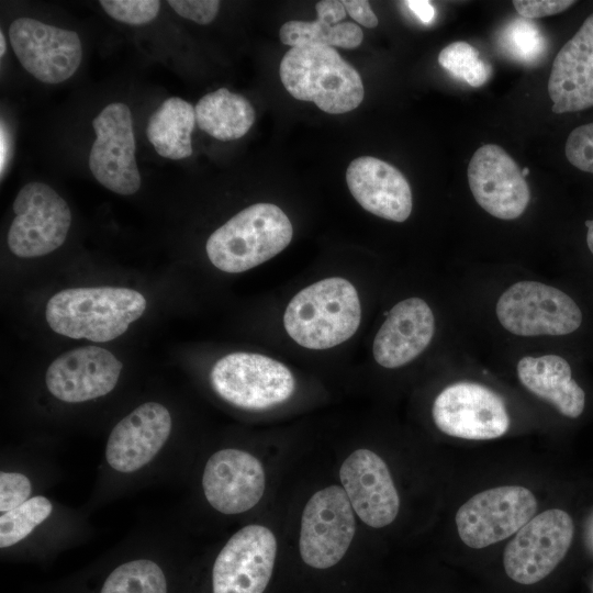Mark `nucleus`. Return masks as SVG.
<instances>
[{"mask_svg":"<svg viewBox=\"0 0 593 593\" xmlns=\"http://www.w3.org/2000/svg\"><path fill=\"white\" fill-rule=\"evenodd\" d=\"M360 320L357 290L339 277L302 289L289 302L283 315L288 335L309 349H327L346 342L358 329Z\"/></svg>","mask_w":593,"mask_h":593,"instance_id":"f03ea898","label":"nucleus"},{"mask_svg":"<svg viewBox=\"0 0 593 593\" xmlns=\"http://www.w3.org/2000/svg\"><path fill=\"white\" fill-rule=\"evenodd\" d=\"M548 93L555 113L593 107V13L556 55Z\"/></svg>","mask_w":593,"mask_h":593,"instance_id":"aec40b11","label":"nucleus"},{"mask_svg":"<svg viewBox=\"0 0 593 593\" xmlns=\"http://www.w3.org/2000/svg\"><path fill=\"white\" fill-rule=\"evenodd\" d=\"M7 51V43L3 32H0V56L2 57Z\"/></svg>","mask_w":593,"mask_h":593,"instance_id":"79ce46f5","label":"nucleus"},{"mask_svg":"<svg viewBox=\"0 0 593 593\" xmlns=\"http://www.w3.org/2000/svg\"><path fill=\"white\" fill-rule=\"evenodd\" d=\"M404 3L424 24H428L434 20L435 9L429 1L409 0Z\"/></svg>","mask_w":593,"mask_h":593,"instance_id":"58836bf2","label":"nucleus"},{"mask_svg":"<svg viewBox=\"0 0 593 593\" xmlns=\"http://www.w3.org/2000/svg\"><path fill=\"white\" fill-rule=\"evenodd\" d=\"M279 75L293 98L313 102L326 113L349 112L363 100L360 75L331 46L290 48L280 63Z\"/></svg>","mask_w":593,"mask_h":593,"instance_id":"7ed1b4c3","label":"nucleus"},{"mask_svg":"<svg viewBox=\"0 0 593 593\" xmlns=\"http://www.w3.org/2000/svg\"><path fill=\"white\" fill-rule=\"evenodd\" d=\"M522 384L552 404L562 415L577 418L585 406V393L573 380L570 365L557 355L524 357L517 363Z\"/></svg>","mask_w":593,"mask_h":593,"instance_id":"5701e85b","label":"nucleus"},{"mask_svg":"<svg viewBox=\"0 0 593 593\" xmlns=\"http://www.w3.org/2000/svg\"><path fill=\"white\" fill-rule=\"evenodd\" d=\"M280 41L291 47L301 45L356 48L363 38L362 30L353 22L332 24L316 19L312 22L289 21L279 30Z\"/></svg>","mask_w":593,"mask_h":593,"instance_id":"bb28decb","label":"nucleus"},{"mask_svg":"<svg viewBox=\"0 0 593 593\" xmlns=\"http://www.w3.org/2000/svg\"><path fill=\"white\" fill-rule=\"evenodd\" d=\"M435 318L429 305L413 296L395 304L373 340L374 360L384 368H399L415 359L429 345Z\"/></svg>","mask_w":593,"mask_h":593,"instance_id":"4be33fe9","label":"nucleus"},{"mask_svg":"<svg viewBox=\"0 0 593 593\" xmlns=\"http://www.w3.org/2000/svg\"><path fill=\"white\" fill-rule=\"evenodd\" d=\"M100 593H168L167 577L158 561L137 557L114 568Z\"/></svg>","mask_w":593,"mask_h":593,"instance_id":"cd10ccee","label":"nucleus"},{"mask_svg":"<svg viewBox=\"0 0 593 593\" xmlns=\"http://www.w3.org/2000/svg\"><path fill=\"white\" fill-rule=\"evenodd\" d=\"M564 153L572 166L593 174V123L578 126L569 134Z\"/></svg>","mask_w":593,"mask_h":593,"instance_id":"473e14b6","label":"nucleus"},{"mask_svg":"<svg viewBox=\"0 0 593 593\" xmlns=\"http://www.w3.org/2000/svg\"><path fill=\"white\" fill-rule=\"evenodd\" d=\"M292 235V224L279 206L257 203L214 231L205 249L217 269L238 273L278 255L290 244Z\"/></svg>","mask_w":593,"mask_h":593,"instance_id":"20e7f679","label":"nucleus"},{"mask_svg":"<svg viewBox=\"0 0 593 593\" xmlns=\"http://www.w3.org/2000/svg\"><path fill=\"white\" fill-rule=\"evenodd\" d=\"M438 63L454 77L471 87L484 85L491 76V67L479 57V52L463 41L452 42L443 48Z\"/></svg>","mask_w":593,"mask_h":593,"instance_id":"c756f323","label":"nucleus"},{"mask_svg":"<svg viewBox=\"0 0 593 593\" xmlns=\"http://www.w3.org/2000/svg\"><path fill=\"white\" fill-rule=\"evenodd\" d=\"M356 532L354 510L345 490L326 486L307 501L301 519L299 549L304 563L327 569L347 552Z\"/></svg>","mask_w":593,"mask_h":593,"instance_id":"9d476101","label":"nucleus"},{"mask_svg":"<svg viewBox=\"0 0 593 593\" xmlns=\"http://www.w3.org/2000/svg\"><path fill=\"white\" fill-rule=\"evenodd\" d=\"M586 539L589 545L593 548V516L591 517L589 525L586 526Z\"/></svg>","mask_w":593,"mask_h":593,"instance_id":"a19ab883","label":"nucleus"},{"mask_svg":"<svg viewBox=\"0 0 593 593\" xmlns=\"http://www.w3.org/2000/svg\"><path fill=\"white\" fill-rule=\"evenodd\" d=\"M171 433V413L164 404H139L108 436L103 454L105 473L119 480L145 473L163 456Z\"/></svg>","mask_w":593,"mask_h":593,"instance_id":"39448f33","label":"nucleus"},{"mask_svg":"<svg viewBox=\"0 0 593 593\" xmlns=\"http://www.w3.org/2000/svg\"><path fill=\"white\" fill-rule=\"evenodd\" d=\"M9 37L23 68L44 83L63 82L80 66L82 46L74 31L20 18L10 24Z\"/></svg>","mask_w":593,"mask_h":593,"instance_id":"2eb2a0df","label":"nucleus"},{"mask_svg":"<svg viewBox=\"0 0 593 593\" xmlns=\"http://www.w3.org/2000/svg\"><path fill=\"white\" fill-rule=\"evenodd\" d=\"M198 126L212 137L227 142L244 136L255 122L250 102L226 88L203 96L197 103Z\"/></svg>","mask_w":593,"mask_h":593,"instance_id":"b1692460","label":"nucleus"},{"mask_svg":"<svg viewBox=\"0 0 593 593\" xmlns=\"http://www.w3.org/2000/svg\"><path fill=\"white\" fill-rule=\"evenodd\" d=\"M468 182L477 203L501 220H514L526 210L530 191L516 161L499 145L485 144L472 155Z\"/></svg>","mask_w":593,"mask_h":593,"instance_id":"f3484780","label":"nucleus"},{"mask_svg":"<svg viewBox=\"0 0 593 593\" xmlns=\"http://www.w3.org/2000/svg\"><path fill=\"white\" fill-rule=\"evenodd\" d=\"M339 479L354 512L365 524L381 528L395 519L400 499L380 456L365 448L355 450L343 462Z\"/></svg>","mask_w":593,"mask_h":593,"instance_id":"6ab92c4d","label":"nucleus"},{"mask_svg":"<svg viewBox=\"0 0 593 593\" xmlns=\"http://www.w3.org/2000/svg\"><path fill=\"white\" fill-rule=\"evenodd\" d=\"M537 502L526 488L499 486L482 491L460 506L456 525L462 542L481 549L516 534L535 515Z\"/></svg>","mask_w":593,"mask_h":593,"instance_id":"9b49d317","label":"nucleus"},{"mask_svg":"<svg viewBox=\"0 0 593 593\" xmlns=\"http://www.w3.org/2000/svg\"><path fill=\"white\" fill-rule=\"evenodd\" d=\"M214 392L244 410H265L291 398L295 381L281 362L259 354L232 353L220 358L210 372Z\"/></svg>","mask_w":593,"mask_h":593,"instance_id":"423d86ee","label":"nucleus"},{"mask_svg":"<svg viewBox=\"0 0 593 593\" xmlns=\"http://www.w3.org/2000/svg\"><path fill=\"white\" fill-rule=\"evenodd\" d=\"M13 154V138L12 134L4 122V120H1V126H0V174L1 179H3V175L7 171Z\"/></svg>","mask_w":593,"mask_h":593,"instance_id":"4c0bfd02","label":"nucleus"},{"mask_svg":"<svg viewBox=\"0 0 593 593\" xmlns=\"http://www.w3.org/2000/svg\"><path fill=\"white\" fill-rule=\"evenodd\" d=\"M496 316L518 336L567 335L582 322L580 307L567 293L537 281L508 287L497 300Z\"/></svg>","mask_w":593,"mask_h":593,"instance_id":"0eeeda50","label":"nucleus"},{"mask_svg":"<svg viewBox=\"0 0 593 593\" xmlns=\"http://www.w3.org/2000/svg\"><path fill=\"white\" fill-rule=\"evenodd\" d=\"M209 505L224 515L251 510L261 500L266 474L258 458L237 448H223L206 460L201 479Z\"/></svg>","mask_w":593,"mask_h":593,"instance_id":"dca6fc26","label":"nucleus"},{"mask_svg":"<svg viewBox=\"0 0 593 593\" xmlns=\"http://www.w3.org/2000/svg\"><path fill=\"white\" fill-rule=\"evenodd\" d=\"M168 4L177 14L198 24H209L217 15V0H169Z\"/></svg>","mask_w":593,"mask_h":593,"instance_id":"72a5a7b5","label":"nucleus"},{"mask_svg":"<svg viewBox=\"0 0 593 593\" xmlns=\"http://www.w3.org/2000/svg\"><path fill=\"white\" fill-rule=\"evenodd\" d=\"M588 233H586V243L590 251L593 254V219L585 222Z\"/></svg>","mask_w":593,"mask_h":593,"instance_id":"ea45409f","label":"nucleus"},{"mask_svg":"<svg viewBox=\"0 0 593 593\" xmlns=\"http://www.w3.org/2000/svg\"><path fill=\"white\" fill-rule=\"evenodd\" d=\"M499 45L508 57L526 65L539 61L547 49V41L539 26L523 16L503 26Z\"/></svg>","mask_w":593,"mask_h":593,"instance_id":"c85d7f7f","label":"nucleus"},{"mask_svg":"<svg viewBox=\"0 0 593 593\" xmlns=\"http://www.w3.org/2000/svg\"><path fill=\"white\" fill-rule=\"evenodd\" d=\"M13 219L8 232L11 253L21 258L45 256L66 240L71 211L48 184L32 181L22 187L13 201Z\"/></svg>","mask_w":593,"mask_h":593,"instance_id":"6e6552de","label":"nucleus"},{"mask_svg":"<svg viewBox=\"0 0 593 593\" xmlns=\"http://www.w3.org/2000/svg\"><path fill=\"white\" fill-rule=\"evenodd\" d=\"M348 189L368 212L404 222L412 212L411 187L394 166L372 156L354 159L346 171Z\"/></svg>","mask_w":593,"mask_h":593,"instance_id":"412c9836","label":"nucleus"},{"mask_svg":"<svg viewBox=\"0 0 593 593\" xmlns=\"http://www.w3.org/2000/svg\"><path fill=\"white\" fill-rule=\"evenodd\" d=\"M122 368V362L105 348L79 347L60 355L48 366L45 384L58 401L85 403L112 392Z\"/></svg>","mask_w":593,"mask_h":593,"instance_id":"a211bd4d","label":"nucleus"},{"mask_svg":"<svg viewBox=\"0 0 593 593\" xmlns=\"http://www.w3.org/2000/svg\"><path fill=\"white\" fill-rule=\"evenodd\" d=\"M317 19L332 24H338L345 19L347 12L342 1L323 0L315 5Z\"/></svg>","mask_w":593,"mask_h":593,"instance_id":"e433bc0d","label":"nucleus"},{"mask_svg":"<svg viewBox=\"0 0 593 593\" xmlns=\"http://www.w3.org/2000/svg\"><path fill=\"white\" fill-rule=\"evenodd\" d=\"M145 310L146 299L136 290L83 287L54 294L46 304L45 315L57 334L104 343L124 334Z\"/></svg>","mask_w":593,"mask_h":593,"instance_id":"f257e3e1","label":"nucleus"},{"mask_svg":"<svg viewBox=\"0 0 593 593\" xmlns=\"http://www.w3.org/2000/svg\"><path fill=\"white\" fill-rule=\"evenodd\" d=\"M194 108L186 100L166 99L147 122L146 135L158 155L179 160L191 156Z\"/></svg>","mask_w":593,"mask_h":593,"instance_id":"393cba45","label":"nucleus"},{"mask_svg":"<svg viewBox=\"0 0 593 593\" xmlns=\"http://www.w3.org/2000/svg\"><path fill=\"white\" fill-rule=\"evenodd\" d=\"M96 139L89 154V168L99 183L121 195H132L142 179L135 159V135L130 108L112 102L93 119Z\"/></svg>","mask_w":593,"mask_h":593,"instance_id":"f8f14e48","label":"nucleus"},{"mask_svg":"<svg viewBox=\"0 0 593 593\" xmlns=\"http://www.w3.org/2000/svg\"><path fill=\"white\" fill-rule=\"evenodd\" d=\"M575 1L570 0H515L516 12L528 20L560 13L569 9Z\"/></svg>","mask_w":593,"mask_h":593,"instance_id":"f704fd0d","label":"nucleus"},{"mask_svg":"<svg viewBox=\"0 0 593 593\" xmlns=\"http://www.w3.org/2000/svg\"><path fill=\"white\" fill-rule=\"evenodd\" d=\"M34 495V482L29 473L15 469L1 470L0 513L21 506Z\"/></svg>","mask_w":593,"mask_h":593,"instance_id":"2f4dec72","label":"nucleus"},{"mask_svg":"<svg viewBox=\"0 0 593 593\" xmlns=\"http://www.w3.org/2000/svg\"><path fill=\"white\" fill-rule=\"evenodd\" d=\"M346 12L359 24L372 29L378 25V18L371 10L368 1L345 0L342 1Z\"/></svg>","mask_w":593,"mask_h":593,"instance_id":"c9c22d12","label":"nucleus"},{"mask_svg":"<svg viewBox=\"0 0 593 593\" xmlns=\"http://www.w3.org/2000/svg\"><path fill=\"white\" fill-rule=\"evenodd\" d=\"M573 533V521L566 511L550 508L534 516L505 547L506 574L525 585L544 580L567 555Z\"/></svg>","mask_w":593,"mask_h":593,"instance_id":"1a4fd4ad","label":"nucleus"},{"mask_svg":"<svg viewBox=\"0 0 593 593\" xmlns=\"http://www.w3.org/2000/svg\"><path fill=\"white\" fill-rule=\"evenodd\" d=\"M432 415L439 430L465 439H494L510 427L502 399L486 387L472 382L445 388L434 401Z\"/></svg>","mask_w":593,"mask_h":593,"instance_id":"ddd939ff","label":"nucleus"},{"mask_svg":"<svg viewBox=\"0 0 593 593\" xmlns=\"http://www.w3.org/2000/svg\"><path fill=\"white\" fill-rule=\"evenodd\" d=\"M277 555L273 533L247 525L225 542L212 567V593H264Z\"/></svg>","mask_w":593,"mask_h":593,"instance_id":"4468645a","label":"nucleus"},{"mask_svg":"<svg viewBox=\"0 0 593 593\" xmlns=\"http://www.w3.org/2000/svg\"><path fill=\"white\" fill-rule=\"evenodd\" d=\"M99 3L109 16L131 25L149 23L160 9L158 0H101Z\"/></svg>","mask_w":593,"mask_h":593,"instance_id":"7c9ffc66","label":"nucleus"},{"mask_svg":"<svg viewBox=\"0 0 593 593\" xmlns=\"http://www.w3.org/2000/svg\"><path fill=\"white\" fill-rule=\"evenodd\" d=\"M55 517H57L56 504L40 493L14 510L0 513L1 550L30 544Z\"/></svg>","mask_w":593,"mask_h":593,"instance_id":"a878e982","label":"nucleus"}]
</instances>
